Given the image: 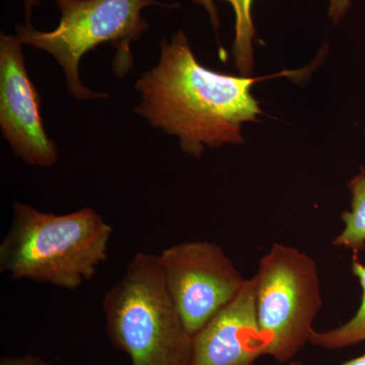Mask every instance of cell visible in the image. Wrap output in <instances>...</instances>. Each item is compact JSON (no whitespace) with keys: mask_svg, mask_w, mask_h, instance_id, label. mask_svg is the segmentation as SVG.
Here are the masks:
<instances>
[{"mask_svg":"<svg viewBox=\"0 0 365 365\" xmlns=\"http://www.w3.org/2000/svg\"><path fill=\"white\" fill-rule=\"evenodd\" d=\"M158 258L170 299L193 336L239 294L246 281L215 242H180L163 250Z\"/></svg>","mask_w":365,"mask_h":365,"instance_id":"obj_6","label":"cell"},{"mask_svg":"<svg viewBox=\"0 0 365 365\" xmlns=\"http://www.w3.org/2000/svg\"><path fill=\"white\" fill-rule=\"evenodd\" d=\"M0 365H49V364L39 356L30 354L25 356L2 357Z\"/></svg>","mask_w":365,"mask_h":365,"instance_id":"obj_12","label":"cell"},{"mask_svg":"<svg viewBox=\"0 0 365 365\" xmlns=\"http://www.w3.org/2000/svg\"><path fill=\"white\" fill-rule=\"evenodd\" d=\"M294 73L251 78L210 71L197 61L186 35L179 32L160 42L158 63L137 79L141 101L134 112L177 136L182 153L199 158L205 148L244 143L242 124L263 115L251 93L255 83Z\"/></svg>","mask_w":365,"mask_h":365,"instance_id":"obj_1","label":"cell"},{"mask_svg":"<svg viewBox=\"0 0 365 365\" xmlns=\"http://www.w3.org/2000/svg\"><path fill=\"white\" fill-rule=\"evenodd\" d=\"M351 271L359 281L361 287V302L356 313L349 321L337 328L328 331L312 333L309 343L323 349L337 350L359 344L365 341V264L359 261V256H353Z\"/></svg>","mask_w":365,"mask_h":365,"instance_id":"obj_9","label":"cell"},{"mask_svg":"<svg viewBox=\"0 0 365 365\" xmlns=\"http://www.w3.org/2000/svg\"><path fill=\"white\" fill-rule=\"evenodd\" d=\"M61 19L50 32L32 25H18L19 39L24 45L44 50L58 62L66 74L67 90L72 97L86 101L109 97L83 85L79 63L83 55L98 45L111 43L116 49L113 60L115 76L122 78L133 66L131 44L140 40L148 24L141 16L145 7L160 6L157 0H55Z\"/></svg>","mask_w":365,"mask_h":365,"instance_id":"obj_4","label":"cell"},{"mask_svg":"<svg viewBox=\"0 0 365 365\" xmlns=\"http://www.w3.org/2000/svg\"><path fill=\"white\" fill-rule=\"evenodd\" d=\"M41 0H24V6H25V16L26 25H31L30 20L32 16V9L35 6H39Z\"/></svg>","mask_w":365,"mask_h":365,"instance_id":"obj_15","label":"cell"},{"mask_svg":"<svg viewBox=\"0 0 365 365\" xmlns=\"http://www.w3.org/2000/svg\"><path fill=\"white\" fill-rule=\"evenodd\" d=\"M253 279L263 354L289 364L309 343L323 307L318 265L304 252L275 242Z\"/></svg>","mask_w":365,"mask_h":365,"instance_id":"obj_5","label":"cell"},{"mask_svg":"<svg viewBox=\"0 0 365 365\" xmlns=\"http://www.w3.org/2000/svg\"><path fill=\"white\" fill-rule=\"evenodd\" d=\"M234 7L235 37L232 45L235 67L241 76H249L253 72V40L256 30L252 20L253 0H225Z\"/></svg>","mask_w":365,"mask_h":365,"instance_id":"obj_11","label":"cell"},{"mask_svg":"<svg viewBox=\"0 0 365 365\" xmlns=\"http://www.w3.org/2000/svg\"><path fill=\"white\" fill-rule=\"evenodd\" d=\"M347 188L351 195L350 209L341 215L344 227L336 235L333 245L359 256L365 248V168H360L359 174L348 181Z\"/></svg>","mask_w":365,"mask_h":365,"instance_id":"obj_10","label":"cell"},{"mask_svg":"<svg viewBox=\"0 0 365 365\" xmlns=\"http://www.w3.org/2000/svg\"><path fill=\"white\" fill-rule=\"evenodd\" d=\"M193 1L196 2L197 4H200L208 11L213 26L217 29L220 26V21H218L217 9H216L215 4H213V0H193Z\"/></svg>","mask_w":365,"mask_h":365,"instance_id":"obj_14","label":"cell"},{"mask_svg":"<svg viewBox=\"0 0 365 365\" xmlns=\"http://www.w3.org/2000/svg\"><path fill=\"white\" fill-rule=\"evenodd\" d=\"M112 234L93 208L56 215L14 202L11 227L0 244V272L14 280L76 289L107 261Z\"/></svg>","mask_w":365,"mask_h":365,"instance_id":"obj_2","label":"cell"},{"mask_svg":"<svg viewBox=\"0 0 365 365\" xmlns=\"http://www.w3.org/2000/svg\"><path fill=\"white\" fill-rule=\"evenodd\" d=\"M263 354L253 277L194 335L191 365H254Z\"/></svg>","mask_w":365,"mask_h":365,"instance_id":"obj_8","label":"cell"},{"mask_svg":"<svg viewBox=\"0 0 365 365\" xmlns=\"http://www.w3.org/2000/svg\"><path fill=\"white\" fill-rule=\"evenodd\" d=\"M349 6L350 0H330L329 14H330L332 20L337 23L345 16L346 11H348Z\"/></svg>","mask_w":365,"mask_h":365,"instance_id":"obj_13","label":"cell"},{"mask_svg":"<svg viewBox=\"0 0 365 365\" xmlns=\"http://www.w3.org/2000/svg\"><path fill=\"white\" fill-rule=\"evenodd\" d=\"M102 307L108 337L132 365H191L194 336L170 299L158 255L137 253Z\"/></svg>","mask_w":365,"mask_h":365,"instance_id":"obj_3","label":"cell"},{"mask_svg":"<svg viewBox=\"0 0 365 365\" xmlns=\"http://www.w3.org/2000/svg\"><path fill=\"white\" fill-rule=\"evenodd\" d=\"M23 45L18 36L0 35V128L26 165L51 167L58 150L46 133L41 97L26 72Z\"/></svg>","mask_w":365,"mask_h":365,"instance_id":"obj_7","label":"cell"},{"mask_svg":"<svg viewBox=\"0 0 365 365\" xmlns=\"http://www.w3.org/2000/svg\"><path fill=\"white\" fill-rule=\"evenodd\" d=\"M287 365H302V362L297 361V360H294V361L289 362Z\"/></svg>","mask_w":365,"mask_h":365,"instance_id":"obj_17","label":"cell"},{"mask_svg":"<svg viewBox=\"0 0 365 365\" xmlns=\"http://www.w3.org/2000/svg\"><path fill=\"white\" fill-rule=\"evenodd\" d=\"M341 365H365V353L359 357L348 360V361Z\"/></svg>","mask_w":365,"mask_h":365,"instance_id":"obj_16","label":"cell"}]
</instances>
